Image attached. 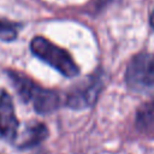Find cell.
<instances>
[{
    "label": "cell",
    "instance_id": "obj_1",
    "mask_svg": "<svg viewBox=\"0 0 154 154\" xmlns=\"http://www.w3.org/2000/svg\"><path fill=\"white\" fill-rule=\"evenodd\" d=\"M7 76L12 82L18 96L26 103H31L38 114H48L54 112L60 103L59 95L35 83L31 78L18 71H7Z\"/></svg>",
    "mask_w": 154,
    "mask_h": 154
},
{
    "label": "cell",
    "instance_id": "obj_2",
    "mask_svg": "<svg viewBox=\"0 0 154 154\" xmlns=\"http://www.w3.org/2000/svg\"><path fill=\"white\" fill-rule=\"evenodd\" d=\"M30 51L35 57L52 66L65 77H75L79 72V69L71 54L43 36H35L30 41Z\"/></svg>",
    "mask_w": 154,
    "mask_h": 154
},
{
    "label": "cell",
    "instance_id": "obj_3",
    "mask_svg": "<svg viewBox=\"0 0 154 154\" xmlns=\"http://www.w3.org/2000/svg\"><path fill=\"white\" fill-rule=\"evenodd\" d=\"M125 79L128 85L135 90L154 88V54L135 55L126 67Z\"/></svg>",
    "mask_w": 154,
    "mask_h": 154
},
{
    "label": "cell",
    "instance_id": "obj_4",
    "mask_svg": "<svg viewBox=\"0 0 154 154\" xmlns=\"http://www.w3.org/2000/svg\"><path fill=\"white\" fill-rule=\"evenodd\" d=\"M102 88V79L100 73H95L82 85L76 87L66 95V106L73 109H83L95 103L100 90Z\"/></svg>",
    "mask_w": 154,
    "mask_h": 154
},
{
    "label": "cell",
    "instance_id": "obj_5",
    "mask_svg": "<svg viewBox=\"0 0 154 154\" xmlns=\"http://www.w3.org/2000/svg\"><path fill=\"white\" fill-rule=\"evenodd\" d=\"M19 122L16 116L14 105L10 94L0 91V137L4 141L13 142L18 135Z\"/></svg>",
    "mask_w": 154,
    "mask_h": 154
},
{
    "label": "cell",
    "instance_id": "obj_6",
    "mask_svg": "<svg viewBox=\"0 0 154 154\" xmlns=\"http://www.w3.org/2000/svg\"><path fill=\"white\" fill-rule=\"evenodd\" d=\"M48 134V128L43 123L34 122L25 128V130L18 140L17 147L19 149H29L36 147L47 138Z\"/></svg>",
    "mask_w": 154,
    "mask_h": 154
},
{
    "label": "cell",
    "instance_id": "obj_7",
    "mask_svg": "<svg viewBox=\"0 0 154 154\" xmlns=\"http://www.w3.org/2000/svg\"><path fill=\"white\" fill-rule=\"evenodd\" d=\"M136 128L147 135H154V100L142 105L136 113Z\"/></svg>",
    "mask_w": 154,
    "mask_h": 154
},
{
    "label": "cell",
    "instance_id": "obj_8",
    "mask_svg": "<svg viewBox=\"0 0 154 154\" xmlns=\"http://www.w3.org/2000/svg\"><path fill=\"white\" fill-rule=\"evenodd\" d=\"M19 28V23L0 17V40L5 42H11L16 40L18 36Z\"/></svg>",
    "mask_w": 154,
    "mask_h": 154
},
{
    "label": "cell",
    "instance_id": "obj_9",
    "mask_svg": "<svg viewBox=\"0 0 154 154\" xmlns=\"http://www.w3.org/2000/svg\"><path fill=\"white\" fill-rule=\"evenodd\" d=\"M149 23H150L152 28L154 29V10L152 11V13H150V16H149Z\"/></svg>",
    "mask_w": 154,
    "mask_h": 154
}]
</instances>
